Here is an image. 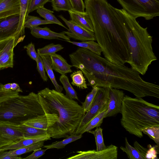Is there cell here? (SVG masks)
Here are the masks:
<instances>
[{"instance_id": "13", "label": "cell", "mask_w": 159, "mask_h": 159, "mask_svg": "<svg viewBox=\"0 0 159 159\" xmlns=\"http://www.w3.org/2000/svg\"><path fill=\"white\" fill-rule=\"evenodd\" d=\"M15 38H9L0 41V70L13 67Z\"/></svg>"}, {"instance_id": "21", "label": "cell", "mask_w": 159, "mask_h": 159, "mask_svg": "<svg viewBox=\"0 0 159 159\" xmlns=\"http://www.w3.org/2000/svg\"><path fill=\"white\" fill-rule=\"evenodd\" d=\"M40 56L43 60L44 69L54 85L55 90L58 92H61L63 89V88L58 84L56 80L52 69V62L50 56V55Z\"/></svg>"}, {"instance_id": "28", "label": "cell", "mask_w": 159, "mask_h": 159, "mask_svg": "<svg viewBox=\"0 0 159 159\" xmlns=\"http://www.w3.org/2000/svg\"><path fill=\"white\" fill-rule=\"evenodd\" d=\"M59 80L66 92V95L70 99L79 100L76 91L71 85L67 76L61 75Z\"/></svg>"}, {"instance_id": "17", "label": "cell", "mask_w": 159, "mask_h": 159, "mask_svg": "<svg viewBox=\"0 0 159 159\" xmlns=\"http://www.w3.org/2000/svg\"><path fill=\"white\" fill-rule=\"evenodd\" d=\"M20 11V0H0V20L19 15Z\"/></svg>"}, {"instance_id": "16", "label": "cell", "mask_w": 159, "mask_h": 159, "mask_svg": "<svg viewBox=\"0 0 159 159\" xmlns=\"http://www.w3.org/2000/svg\"><path fill=\"white\" fill-rule=\"evenodd\" d=\"M30 33L32 36L37 38L47 39H63L64 41H70V38L63 32L60 33L52 31L47 27L41 28L38 26L34 27L30 29Z\"/></svg>"}, {"instance_id": "32", "label": "cell", "mask_w": 159, "mask_h": 159, "mask_svg": "<svg viewBox=\"0 0 159 159\" xmlns=\"http://www.w3.org/2000/svg\"><path fill=\"white\" fill-rule=\"evenodd\" d=\"M64 48L60 44L53 43L47 45L41 48L37 49V54L40 55H50Z\"/></svg>"}, {"instance_id": "29", "label": "cell", "mask_w": 159, "mask_h": 159, "mask_svg": "<svg viewBox=\"0 0 159 159\" xmlns=\"http://www.w3.org/2000/svg\"><path fill=\"white\" fill-rule=\"evenodd\" d=\"M70 77L72 80L71 84L81 89L88 88L85 79L80 70L74 71L70 75Z\"/></svg>"}, {"instance_id": "9", "label": "cell", "mask_w": 159, "mask_h": 159, "mask_svg": "<svg viewBox=\"0 0 159 159\" xmlns=\"http://www.w3.org/2000/svg\"><path fill=\"white\" fill-rule=\"evenodd\" d=\"M19 20V15L0 20V41L13 37L15 47L23 41L25 37L22 35L18 30Z\"/></svg>"}, {"instance_id": "12", "label": "cell", "mask_w": 159, "mask_h": 159, "mask_svg": "<svg viewBox=\"0 0 159 159\" xmlns=\"http://www.w3.org/2000/svg\"><path fill=\"white\" fill-rule=\"evenodd\" d=\"M58 16L64 21L68 27L69 29L67 31L63 32L70 39L79 40L81 42L96 40L93 32L71 23L62 15H60Z\"/></svg>"}, {"instance_id": "8", "label": "cell", "mask_w": 159, "mask_h": 159, "mask_svg": "<svg viewBox=\"0 0 159 159\" xmlns=\"http://www.w3.org/2000/svg\"><path fill=\"white\" fill-rule=\"evenodd\" d=\"M109 87H99L94 101L89 110L83 117L75 133L83 134V132L90 120L107 107L109 98Z\"/></svg>"}, {"instance_id": "46", "label": "cell", "mask_w": 159, "mask_h": 159, "mask_svg": "<svg viewBox=\"0 0 159 159\" xmlns=\"http://www.w3.org/2000/svg\"><path fill=\"white\" fill-rule=\"evenodd\" d=\"M11 90L17 92H22V91L18 84L16 83H11Z\"/></svg>"}, {"instance_id": "10", "label": "cell", "mask_w": 159, "mask_h": 159, "mask_svg": "<svg viewBox=\"0 0 159 159\" xmlns=\"http://www.w3.org/2000/svg\"><path fill=\"white\" fill-rule=\"evenodd\" d=\"M24 138L23 133L18 125L0 122V149Z\"/></svg>"}, {"instance_id": "5", "label": "cell", "mask_w": 159, "mask_h": 159, "mask_svg": "<svg viewBox=\"0 0 159 159\" xmlns=\"http://www.w3.org/2000/svg\"><path fill=\"white\" fill-rule=\"evenodd\" d=\"M120 123L131 134L142 138V130L146 128L159 126V107L142 98L125 95L121 108Z\"/></svg>"}, {"instance_id": "24", "label": "cell", "mask_w": 159, "mask_h": 159, "mask_svg": "<svg viewBox=\"0 0 159 159\" xmlns=\"http://www.w3.org/2000/svg\"><path fill=\"white\" fill-rule=\"evenodd\" d=\"M68 42L78 46L79 47L87 49L93 53L101 56L102 51L99 44L94 40H89L84 42H76L68 41Z\"/></svg>"}, {"instance_id": "26", "label": "cell", "mask_w": 159, "mask_h": 159, "mask_svg": "<svg viewBox=\"0 0 159 159\" xmlns=\"http://www.w3.org/2000/svg\"><path fill=\"white\" fill-rule=\"evenodd\" d=\"M82 136L81 134H72L66 138V139L57 142L52 143L44 145L43 147L46 149L57 148V149L64 148L69 143L76 140Z\"/></svg>"}, {"instance_id": "3", "label": "cell", "mask_w": 159, "mask_h": 159, "mask_svg": "<svg viewBox=\"0 0 159 159\" xmlns=\"http://www.w3.org/2000/svg\"><path fill=\"white\" fill-rule=\"evenodd\" d=\"M45 114L55 113L58 120L47 130V134L54 139L66 138L75 134L85 112L82 106L61 92L48 88L37 93Z\"/></svg>"}, {"instance_id": "42", "label": "cell", "mask_w": 159, "mask_h": 159, "mask_svg": "<svg viewBox=\"0 0 159 159\" xmlns=\"http://www.w3.org/2000/svg\"><path fill=\"white\" fill-rule=\"evenodd\" d=\"M73 11L80 12H84L85 6L83 0H69Z\"/></svg>"}, {"instance_id": "25", "label": "cell", "mask_w": 159, "mask_h": 159, "mask_svg": "<svg viewBox=\"0 0 159 159\" xmlns=\"http://www.w3.org/2000/svg\"><path fill=\"white\" fill-rule=\"evenodd\" d=\"M20 11L18 25V30L23 36H25V22L26 17L28 0H20Z\"/></svg>"}, {"instance_id": "35", "label": "cell", "mask_w": 159, "mask_h": 159, "mask_svg": "<svg viewBox=\"0 0 159 159\" xmlns=\"http://www.w3.org/2000/svg\"><path fill=\"white\" fill-rule=\"evenodd\" d=\"M51 2L53 10L56 11L73 10L69 0H51Z\"/></svg>"}, {"instance_id": "27", "label": "cell", "mask_w": 159, "mask_h": 159, "mask_svg": "<svg viewBox=\"0 0 159 159\" xmlns=\"http://www.w3.org/2000/svg\"><path fill=\"white\" fill-rule=\"evenodd\" d=\"M36 11L40 16L44 18L45 20L50 21L52 24H55L60 25L66 29L65 26L53 14V11L45 8L44 6L39 7L36 10Z\"/></svg>"}, {"instance_id": "30", "label": "cell", "mask_w": 159, "mask_h": 159, "mask_svg": "<svg viewBox=\"0 0 159 159\" xmlns=\"http://www.w3.org/2000/svg\"><path fill=\"white\" fill-rule=\"evenodd\" d=\"M125 147L121 146L120 149L127 154L128 158L130 159H145V158L134 147L129 143L127 137L125 139Z\"/></svg>"}, {"instance_id": "6", "label": "cell", "mask_w": 159, "mask_h": 159, "mask_svg": "<svg viewBox=\"0 0 159 159\" xmlns=\"http://www.w3.org/2000/svg\"><path fill=\"white\" fill-rule=\"evenodd\" d=\"M44 114L38 94L34 92L19 95L0 103V122L18 125Z\"/></svg>"}, {"instance_id": "36", "label": "cell", "mask_w": 159, "mask_h": 159, "mask_svg": "<svg viewBox=\"0 0 159 159\" xmlns=\"http://www.w3.org/2000/svg\"><path fill=\"white\" fill-rule=\"evenodd\" d=\"M89 133L93 134L95 137L97 151L103 150L106 148L104 142L102 129L100 127H97L95 130H91Z\"/></svg>"}, {"instance_id": "31", "label": "cell", "mask_w": 159, "mask_h": 159, "mask_svg": "<svg viewBox=\"0 0 159 159\" xmlns=\"http://www.w3.org/2000/svg\"><path fill=\"white\" fill-rule=\"evenodd\" d=\"M107 109L104 110L92 119L84 129L83 134L85 132H89L95 128L100 127L102 125Z\"/></svg>"}, {"instance_id": "7", "label": "cell", "mask_w": 159, "mask_h": 159, "mask_svg": "<svg viewBox=\"0 0 159 159\" xmlns=\"http://www.w3.org/2000/svg\"><path fill=\"white\" fill-rule=\"evenodd\" d=\"M129 14L136 18L149 20L159 15V0H116Z\"/></svg>"}, {"instance_id": "18", "label": "cell", "mask_w": 159, "mask_h": 159, "mask_svg": "<svg viewBox=\"0 0 159 159\" xmlns=\"http://www.w3.org/2000/svg\"><path fill=\"white\" fill-rule=\"evenodd\" d=\"M68 12L70 18V21L94 33L91 19L86 11L81 12L73 10Z\"/></svg>"}, {"instance_id": "48", "label": "cell", "mask_w": 159, "mask_h": 159, "mask_svg": "<svg viewBox=\"0 0 159 159\" xmlns=\"http://www.w3.org/2000/svg\"><path fill=\"white\" fill-rule=\"evenodd\" d=\"M11 83H8L4 85L3 84L2 87V90L8 91L11 90Z\"/></svg>"}, {"instance_id": "45", "label": "cell", "mask_w": 159, "mask_h": 159, "mask_svg": "<svg viewBox=\"0 0 159 159\" xmlns=\"http://www.w3.org/2000/svg\"><path fill=\"white\" fill-rule=\"evenodd\" d=\"M134 147L145 158L148 149L139 144L137 141H135L134 143Z\"/></svg>"}, {"instance_id": "15", "label": "cell", "mask_w": 159, "mask_h": 159, "mask_svg": "<svg viewBox=\"0 0 159 159\" xmlns=\"http://www.w3.org/2000/svg\"><path fill=\"white\" fill-rule=\"evenodd\" d=\"M57 115L52 114H45L29 119L23 123L26 125L36 128L47 130L58 120Z\"/></svg>"}, {"instance_id": "37", "label": "cell", "mask_w": 159, "mask_h": 159, "mask_svg": "<svg viewBox=\"0 0 159 159\" xmlns=\"http://www.w3.org/2000/svg\"><path fill=\"white\" fill-rule=\"evenodd\" d=\"M143 133L147 135L153 140L157 145L159 144V126H152L143 129Z\"/></svg>"}, {"instance_id": "22", "label": "cell", "mask_w": 159, "mask_h": 159, "mask_svg": "<svg viewBox=\"0 0 159 159\" xmlns=\"http://www.w3.org/2000/svg\"><path fill=\"white\" fill-rule=\"evenodd\" d=\"M44 141H41L32 145L21 148L13 149L8 152H3L0 155V158L7 155L19 156L33 151L35 149L41 148L44 146Z\"/></svg>"}, {"instance_id": "44", "label": "cell", "mask_w": 159, "mask_h": 159, "mask_svg": "<svg viewBox=\"0 0 159 159\" xmlns=\"http://www.w3.org/2000/svg\"><path fill=\"white\" fill-rule=\"evenodd\" d=\"M47 149H42L41 148H38L33 151L30 155L24 158L25 159H36L41 157L45 154Z\"/></svg>"}, {"instance_id": "20", "label": "cell", "mask_w": 159, "mask_h": 159, "mask_svg": "<svg viewBox=\"0 0 159 159\" xmlns=\"http://www.w3.org/2000/svg\"><path fill=\"white\" fill-rule=\"evenodd\" d=\"M52 70L61 75L71 73L72 65L69 64L61 55L54 53L50 55Z\"/></svg>"}, {"instance_id": "34", "label": "cell", "mask_w": 159, "mask_h": 159, "mask_svg": "<svg viewBox=\"0 0 159 159\" xmlns=\"http://www.w3.org/2000/svg\"><path fill=\"white\" fill-rule=\"evenodd\" d=\"M52 24L50 21L34 16L28 15L26 18L25 22V27L30 29L32 27L38 26L42 25Z\"/></svg>"}, {"instance_id": "39", "label": "cell", "mask_w": 159, "mask_h": 159, "mask_svg": "<svg viewBox=\"0 0 159 159\" xmlns=\"http://www.w3.org/2000/svg\"><path fill=\"white\" fill-rule=\"evenodd\" d=\"M2 85L0 83V103L19 95V93L11 90L8 91L2 90Z\"/></svg>"}, {"instance_id": "41", "label": "cell", "mask_w": 159, "mask_h": 159, "mask_svg": "<svg viewBox=\"0 0 159 159\" xmlns=\"http://www.w3.org/2000/svg\"><path fill=\"white\" fill-rule=\"evenodd\" d=\"M37 63V69L40 76L44 81L47 82L48 80V77L46 75L42 58L38 54Z\"/></svg>"}, {"instance_id": "43", "label": "cell", "mask_w": 159, "mask_h": 159, "mask_svg": "<svg viewBox=\"0 0 159 159\" xmlns=\"http://www.w3.org/2000/svg\"><path fill=\"white\" fill-rule=\"evenodd\" d=\"M26 49L27 54L33 60L36 62L37 60L38 54L36 53L34 44L32 42L24 47Z\"/></svg>"}, {"instance_id": "4", "label": "cell", "mask_w": 159, "mask_h": 159, "mask_svg": "<svg viewBox=\"0 0 159 159\" xmlns=\"http://www.w3.org/2000/svg\"><path fill=\"white\" fill-rule=\"evenodd\" d=\"M110 7L123 30L127 40L130 55L128 63L133 69L143 75L152 62L157 60L153 52L152 37L147 28H143L136 18L125 10Z\"/></svg>"}, {"instance_id": "38", "label": "cell", "mask_w": 159, "mask_h": 159, "mask_svg": "<svg viewBox=\"0 0 159 159\" xmlns=\"http://www.w3.org/2000/svg\"><path fill=\"white\" fill-rule=\"evenodd\" d=\"M51 0H28L26 16L29 13L38 8L44 6V5Z\"/></svg>"}, {"instance_id": "49", "label": "cell", "mask_w": 159, "mask_h": 159, "mask_svg": "<svg viewBox=\"0 0 159 159\" xmlns=\"http://www.w3.org/2000/svg\"><path fill=\"white\" fill-rule=\"evenodd\" d=\"M4 151H3L2 149H0V155Z\"/></svg>"}, {"instance_id": "23", "label": "cell", "mask_w": 159, "mask_h": 159, "mask_svg": "<svg viewBox=\"0 0 159 159\" xmlns=\"http://www.w3.org/2000/svg\"><path fill=\"white\" fill-rule=\"evenodd\" d=\"M18 126L23 133L24 138L47 134V130L36 128L24 124L18 125Z\"/></svg>"}, {"instance_id": "11", "label": "cell", "mask_w": 159, "mask_h": 159, "mask_svg": "<svg viewBox=\"0 0 159 159\" xmlns=\"http://www.w3.org/2000/svg\"><path fill=\"white\" fill-rule=\"evenodd\" d=\"M78 154L67 158V159H117L118 147L113 144L107 146L103 150H89L78 151Z\"/></svg>"}, {"instance_id": "47", "label": "cell", "mask_w": 159, "mask_h": 159, "mask_svg": "<svg viewBox=\"0 0 159 159\" xmlns=\"http://www.w3.org/2000/svg\"><path fill=\"white\" fill-rule=\"evenodd\" d=\"M23 158L17 156L7 155L1 157L0 159H21Z\"/></svg>"}, {"instance_id": "2", "label": "cell", "mask_w": 159, "mask_h": 159, "mask_svg": "<svg viewBox=\"0 0 159 159\" xmlns=\"http://www.w3.org/2000/svg\"><path fill=\"white\" fill-rule=\"evenodd\" d=\"M86 12L93 24L96 40L105 58L120 65L128 63L130 55L124 31L107 0H84Z\"/></svg>"}, {"instance_id": "33", "label": "cell", "mask_w": 159, "mask_h": 159, "mask_svg": "<svg viewBox=\"0 0 159 159\" xmlns=\"http://www.w3.org/2000/svg\"><path fill=\"white\" fill-rule=\"evenodd\" d=\"M92 88L91 91L87 94L84 102L82 103V108L85 113L89 110L92 106L99 87L94 86L92 87Z\"/></svg>"}, {"instance_id": "19", "label": "cell", "mask_w": 159, "mask_h": 159, "mask_svg": "<svg viewBox=\"0 0 159 159\" xmlns=\"http://www.w3.org/2000/svg\"><path fill=\"white\" fill-rule=\"evenodd\" d=\"M51 137L48 134L36 137L24 138L19 141L3 147L1 149L4 151L13 150L30 146L39 142L51 140Z\"/></svg>"}, {"instance_id": "1", "label": "cell", "mask_w": 159, "mask_h": 159, "mask_svg": "<svg viewBox=\"0 0 159 159\" xmlns=\"http://www.w3.org/2000/svg\"><path fill=\"white\" fill-rule=\"evenodd\" d=\"M72 66L80 69L93 87L124 90L136 97L159 98L158 85L143 80L137 71L110 62L89 50L79 47L69 55Z\"/></svg>"}, {"instance_id": "40", "label": "cell", "mask_w": 159, "mask_h": 159, "mask_svg": "<svg viewBox=\"0 0 159 159\" xmlns=\"http://www.w3.org/2000/svg\"><path fill=\"white\" fill-rule=\"evenodd\" d=\"M148 150L145 157L146 159H158L157 155L159 152V145L152 146L151 144L148 145Z\"/></svg>"}, {"instance_id": "14", "label": "cell", "mask_w": 159, "mask_h": 159, "mask_svg": "<svg viewBox=\"0 0 159 159\" xmlns=\"http://www.w3.org/2000/svg\"><path fill=\"white\" fill-rule=\"evenodd\" d=\"M125 94L122 90L109 87V98L105 118L121 113L122 103Z\"/></svg>"}]
</instances>
